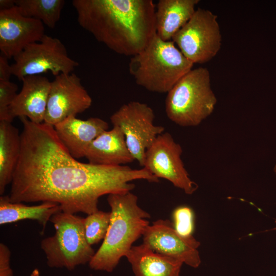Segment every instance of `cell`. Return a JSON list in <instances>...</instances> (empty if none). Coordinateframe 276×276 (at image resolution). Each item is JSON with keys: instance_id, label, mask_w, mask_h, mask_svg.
<instances>
[{"instance_id": "1", "label": "cell", "mask_w": 276, "mask_h": 276, "mask_svg": "<svg viewBox=\"0 0 276 276\" xmlns=\"http://www.w3.org/2000/svg\"><path fill=\"white\" fill-rule=\"evenodd\" d=\"M19 119L21 151L8 195L11 202H52L62 212L88 215L99 210L100 197L131 192L135 187L133 180L159 181L143 167L79 162L61 143L54 126Z\"/></svg>"}, {"instance_id": "2", "label": "cell", "mask_w": 276, "mask_h": 276, "mask_svg": "<svg viewBox=\"0 0 276 276\" xmlns=\"http://www.w3.org/2000/svg\"><path fill=\"white\" fill-rule=\"evenodd\" d=\"M79 25L120 55L133 56L156 34L152 0H73Z\"/></svg>"}, {"instance_id": "3", "label": "cell", "mask_w": 276, "mask_h": 276, "mask_svg": "<svg viewBox=\"0 0 276 276\" xmlns=\"http://www.w3.org/2000/svg\"><path fill=\"white\" fill-rule=\"evenodd\" d=\"M109 226L102 245L88 263L94 270L112 272L149 225L150 215L139 206L131 192L108 195Z\"/></svg>"}, {"instance_id": "4", "label": "cell", "mask_w": 276, "mask_h": 276, "mask_svg": "<svg viewBox=\"0 0 276 276\" xmlns=\"http://www.w3.org/2000/svg\"><path fill=\"white\" fill-rule=\"evenodd\" d=\"M193 65L172 40L164 41L155 34L142 51L131 57L129 71L138 85L168 93Z\"/></svg>"}, {"instance_id": "5", "label": "cell", "mask_w": 276, "mask_h": 276, "mask_svg": "<svg viewBox=\"0 0 276 276\" xmlns=\"http://www.w3.org/2000/svg\"><path fill=\"white\" fill-rule=\"evenodd\" d=\"M217 98L205 67L192 69L168 91L165 111L171 121L181 126H195L214 111Z\"/></svg>"}, {"instance_id": "6", "label": "cell", "mask_w": 276, "mask_h": 276, "mask_svg": "<svg viewBox=\"0 0 276 276\" xmlns=\"http://www.w3.org/2000/svg\"><path fill=\"white\" fill-rule=\"evenodd\" d=\"M50 221L55 233L40 243L48 266L72 270L79 265L89 263L95 252L85 237L84 218L60 211Z\"/></svg>"}, {"instance_id": "7", "label": "cell", "mask_w": 276, "mask_h": 276, "mask_svg": "<svg viewBox=\"0 0 276 276\" xmlns=\"http://www.w3.org/2000/svg\"><path fill=\"white\" fill-rule=\"evenodd\" d=\"M172 41L193 64H202L212 59L219 51L222 42L217 16L202 8L196 10L188 22Z\"/></svg>"}, {"instance_id": "8", "label": "cell", "mask_w": 276, "mask_h": 276, "mask_svg": "<svg viewBox=\"0 0 276 276\" xmlns=\"http://www.w3.org/2000/svg\"><path fill=\"white\" fill-rule=\"evenodd\" d=\"M11 72L19 81L25 77L50 72L55 77L70 74L79 65L70 58L61 41L45 34L38 42L30 44L13 58Z\"/></svg>"}, {"instance_id": "9", "label": "cell", "mask_w": 276, "mask_h": 276, "mask_svg": "<svg viewBox=\"0 0 276 276\" xmlns=\"http://www.w3.org/2000/svg\"><path fill=\"white\" fill-rule=\"evenodd\" d=\"M154 118L153 109L138 101L123 104L110 117L113 126L122 131L130 152L142 167L147 150L164 132V127L154 125Z\"/></svg>"}, {"instance_id": "10", "label": "cell", "mask_w": 276, "mask_h": 276, "mask_svg": "<svg viewBox=\"0 0 276 276\" xmlns=\"http://www.w3.org/2000/svg\"><path fill=\"white\" fill-rule=\"evenodd\" d=\"M180 145L168 132L159 135L147 150L143 168L157 178L171 182L174 186L192 194L198 189L185 168L181 158Z\"/></svg>"}, {"instance_id": "11", "label": "cell", "mask_w": 276, "mask_h": 276, "mask_svg": "<svg viewBox=\"0 0 276 276\" xmlns=\"http://www.w3.org/2000/svg\"><path fill=\"white\" fill-rule=\"evenodd\" d=\"M92 99L74 73H61L51 82L44 122L54 126L88 109Z\"/></svg>"}, {"instance_id": "12", "label": "cell", "mask_w": 276, "mask_h": 276, "mask_svg": "<svg viewBox=\"0 0 276 276\" xmlns=\"http://www.w3.org/2000/svg\"><path fill=\"white\" fill-rule=\"evenodd\" d=\"M143 243L153 251L197 268L201 263L198 248L200 242L193 236L183 237L168 220L159 219L149 225L143 235Z\"/></svg>"}, {"instance_id": "13", "label": "cell", "mask_w": 276, "mask_h": 276, "mask_svg": "<svg viewBox=\"0 0 276 276\" xmlns=\"http://www.w3.org/2000/svg\"><path fill=\"white\" fill-rule=\"evenodd\" d=\"M44 35L43 24L23 16L16 6L0 10V50L8 59L15 57L30 44L40 41Z\"/></svg>"}, {"instance_id": "14", "label": "cell", "mask_w": 276, "mask_h": 276, "mask_svg": "<svg viewBox=\"0 0 276 276\" xmlns=\"http://www.w3.org/2000/svg\"><path fill=\"white\" fill-rule=\"evenodd\" d=\"M21 81V89L9 107L11 121L26 117L34 123H43L51 82L40 75L26 76Z\"/></svg>"}, {"instance_id": "15", "label": "cell", "mask_w": 276, "mask_h": 276, "mask_svg": "<svg viewBox=\"0 0 276 276\" xmlns=\"http://www.w3.org/2000/svg\"><path fill=\"white\" fill-rule=\"evenodd\" d=\"M108 127V123L99 118L83 120L76 117H70L54 126L61 143L76 159L85 157L90 143Z\"/></svg>"}, {"instance_id": "16", "label": "cell", "mask_w": 276, "mask_h": 276, "mask_svg": "<svg viewBox=\"0 0 276 276\" xmlns=\"http://www.w3.org/2000/svg\"><path fill=\"white\" fill-rule=\"evenodd\" d=\"M85 157L90 164L106 166H123L134 160L123 133L117 126L98 136L88 146Z\"/></svg>"}, {"instance_id": "17", "label": "cell", "mask_w": 276, "mask_h": 276, "mask_svg": "<svg viewBox=\"0 0 276 276\" xmlns=\"http://www.w3.org/2000/svg\"><path fill=\"white\" fill-rule=\"evenodd\" d=\"M135 276H179L183 264L157 253L144 243L133 246L125 256Z\"/></svg>"}, {"instance_id": "18", "label": "cell", "mask_w": 276, "mask_h": 276, "mask_svg": "<svg viewBox=\"0 0 276 276\" xmlns=\"http://www.w3.org/2000/svg\"><path fill=\"white\" fill-rule=\"evenodd\" d=\"M199 0H159L155 8L156 34L162 40L171 41L191 19Z\"/></svg>"}, {"instance_id": "19", "label": "cell", "mask_w": 276, "mask_h": 276, "mask_svg": "<svg viewBox=\"0 0 276 276\" xmlns=\"http://www.w3.org/2000/svg\"><path fill=\"white\" fill-rule=\"evenodd\" d=\"M61 211L60 205L52 202L29 206L22 202H12L8 196L0 197V224L4 225L30 219L37 221L42 226V233L53 215Z\"/></svg>"}, {"instance_id": "20", "label": "cell", "mask_w": 276, "mask_h": 276, "mask_svg": "<svg viewBox=\"0 0 276 276\" xmlns=\"http://www.w3.org/2000/svg\"><path fill=\"white\" fill-rule=\"evenodd\" d=\"M21 151L18 130L11 122L0 121V194L11 183Z\"/></svg>"}, {"instance_id": "21", "label": "cell", "mask_w": 276, "mask_h": 276, "mask_svg": "<svg viewBox=\"0 0 276 276\" xmlns=\"http://www.w3.org/2000/svg\"><path fill=\"white\" fill-rule=\"evenodd\" d=\"M64 0H15V5L24 16L40 21L53 29L60 20Z\"/></svg>"}, {"instance_id": "22", "label": "cell", "mask_w": 276, "mask_h": 276, "mask_svg": "<svg viewBox=\"0 0 276 276\" xmlns=\"http://www.w3.org/2000/svg\"><path fill=\"white\" fill-rule=\"evenodd\" d=\"M110 221V212L97 211L84 218V224L86 240L92 246L104 239Z\"/></svg>"}, {"instance_id": "23", "label": "cell", "mask_w": 276, "mask_h": 276, "mask_svg": "<svg viewBox=\"0 0 276 276\" xmlns=\"http://www.w3.org/2000/svg\"><path fill=\"white\" fill-rule=\"evenodd\" d=\"M173 225L180 235L189 237L192 236L194 229V215L193 210L187 206L176 208L173 213Z\"/></svg>"}, {"instance_id": "24", "label": "cell", "mask_w": 276, "mask_h": 276, "mask_svg": "<svg viewBox=\"0 0 276 276\" xmlns=\"http://www.w3.org/2000/svg\"><path fill=\"white\" fill-rule=\"evenodd\" d=\"M18 90L16 84L9 81H0V121L12 122L9 107L15 98Z\"/></svg>"}, {"instance_id": "25", "label": "cell", "mask_w": 276, "mask_h": 276, "mask_svg": "<svg viewBox=\"0 0 276 276\" xmlns=\"http://www.w3.org/2000/svg\"><path fill=\"white\" fill-rule=\"evenodd\" d=\"M11 251L5 244H0V276H13L10 266Z\"/></svg>"}, {"instance_id": "26", "label": "cell", "mask_w": 276, "mask_h": 276, "mask_svg": "<svg viewBox=\"0 0 276 276\" xmlns=\"http://www.w3.org/2000/svg\"><path fill=\"white\" fill-rule=\"evenodd\" d=\"M8 59L4 55H0V81L10 80L12 75L11 72V65L8 62Z\"/></svg>"}, {"instance_id": "27", "label": "cell", "mask_w": 276, "mask_h": 276, "mask_svg": "<svg viewBox=\"0 0 276 276\" xmlns=\"http://www.w3.org/2000/svg\"><path fill=\"white\" fill-rule=\"evenodd\" d=\"M15 6V0L0 1V10L9 9Z\"/></svg>"}, {"instance_id": "28", "label": "cell", "mask_w": 276, "mask_h": 276, "mask_svg": "<svg viewBox=\"0 0 276 276\" xmlns=\"http://www.w3.org/2000/svg\"><path fill=\"white\" fill-rule=\"evenodd\" d=\"M30 276H40L39 270L37 268L34 269L30 274Z\"/></svg>"}, {"instance_id": "29", "label": "cell", "mask_w": 276, "mask_h": 276, "mask_svg": "<svg viewBox=\"0 0 276 276\" xmlns=\"http://www.w3.org/2000/svg\"><path fill=\"white\" fill-rule=\"evenodd\" d=\"M274 171L275 173H276V165H275V166L274 167ZM275 222L276 223V221H275ZM273 229H276V227H275V228H273Z\"/></svg>"}]
</instances>
